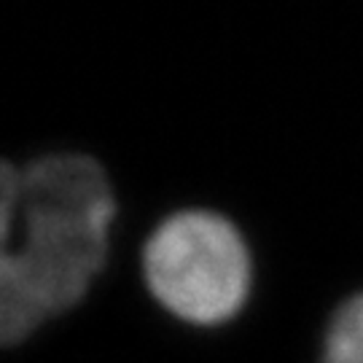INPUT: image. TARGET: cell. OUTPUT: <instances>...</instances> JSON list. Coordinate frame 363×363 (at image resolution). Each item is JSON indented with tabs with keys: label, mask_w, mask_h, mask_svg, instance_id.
<instances>
[{
	"label": "cell",
	"mask_w": 363,
	"mask_h": 363,
	"mask_svg": "<svg viewBox=\"0 0 363 363\" xmlns=\"http://www.w3.org/2000/svg\"><path fill=\"white\" fill-rule=\"evenodd\" d=\"M318 363H363V291L345 298L328 318Z\"/></svg>",
	"instance_id": "cell-3"
},
{
	"label": "cell",
	"mask_w": 363,
	"mask_h": 363,
	"mask_svg": "<svg viewBox=\"0 0 363 363\" xmlns=\"http://www.w3.org/2000/svg\"><path fill=\"white\" fill-rule=\"evenodd\" d=\"M140 272L162 310L199 328L237 318L253 288L245 237L213 210L167 216L145 240Z\"/></svg>",
	"instance_id": "cell-2"
},
{
	"label": "cell",
	"mask_w": 363,
	"mask_h": 363,
	"mask_svg": "<svg viewBox=\"0 0 363 363\" xmlns=\"http://www.w3.org/2000/svg\"><path fill=\"white\" fill-rule=\"evenodd\" d=\"M0 334L19 345L78 307L111 253L116 196L105 169L84 154L3 164Z\"/></svg>",
	"instance_id": "cell-1"
}]
</instances>
